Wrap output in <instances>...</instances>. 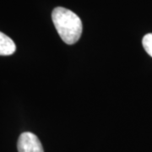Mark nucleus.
Returning <instances> with one entry per match:
<instances>
[{
  "instance_id": "obj_4",
  "label": "nucleus",
  "mask_w": 152,
  "mask_h": 152,
  "mask_svg": "<svg viewBox=\"0 0 152 152\" xmlns=\"http://www.w3.org/2000/svg\"><path fill=\"white\" fill-rule=\"evenodd\" d=\"M142 44L145 52L152 58V33L146 34L143 37Z\"/></svg>"
},
{
  "instance_id": "obj_3",
  "label": "nucleus",
  "mask_w": 152,
  "mask_h": 152,
  "mask_svg": "<svg viewBox=\"0 0 152 152\" xmlns=\"http://www.w3.org/2000/svg\"><path fill=\"white\" fill-rule=\"evenodd\" d=\"M16 51L14 41L4 33L0 31V56H10Z\"/></svg>"
},
{
  "instance_id": "obj_1",
  "label": "nucleus",
  "mask_w": 152,
  "mask_h": 152,
  "mask_svg": "<svg viewBox=\"0 0 152 152\" xmlns=\"http://www.w3.org/2000/svg\"><path fill=\"white\" fill-rule=\"evenodd\" d=\"M52 20L61 39L69 45L76 43L81 37L83 26L80 18L73 11L63 7L53 10Z\"/></svg>"
},
{
  "instance_id": "obj_2",
  "label": "nucleus",
  "mask_w": 152,
  "mask_h": 152,
  "mask_svg": "<svg viewBox=\"0 0 152 152\" xmlns=\"http://www.w3.org/2000/svg\"><path fill=\"white\" fill-rule=\"evenodd\" d=\"M19 152H44L42 145L36 134L31 132L22 133L17 142Z\"/></svg>"
}]
</instances>
